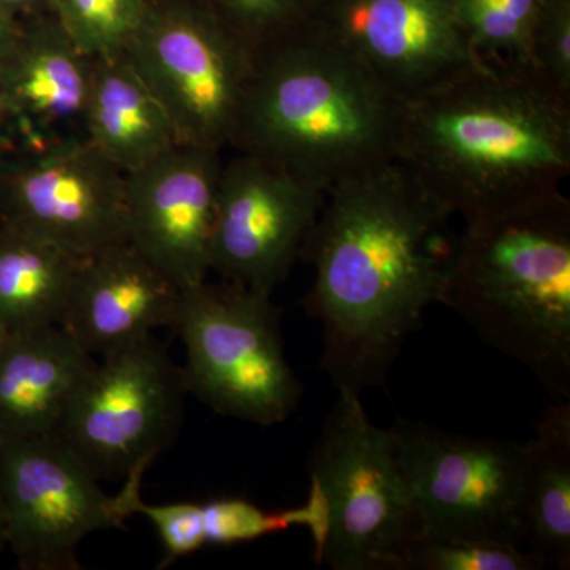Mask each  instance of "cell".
I'll list each match as a JSON object with an SVG mask.
<instances>
[{"label": "cell", "mask_w": 570, "mask_h": 570, "mask_svg": "<svg viewBox=\"0 0 570 570\" xmlns=\"http://www.w3.org/2000/svg\"><path fill=\"white\" fill-rule=\"evenodd\" d=\"M99 482L55 434L0 442L7 549L21 569L78 570L82 540L124 528Z\"/></svg>", "instance_id": "8fae6325"}, {"label": "cell", "mask_w": 570, "mask_h": 570, "mask_svg": "<svg viewBox=\"0 0 570 570\" xmlns=\"http://www.w3.org/2000/svg\"><path fill=\"white\" fill-rule=\"evenodd\" d=\"M395 160L464 224L539 204L570 174V96L480 61L403 102Z\"/></svg>", "instance_id": "7a4b0ae2"}, {"label": "cell", "mask_w": 570, "mask_h": 570, "mask_svg": "<svg viewBox=\"0 0 570 570\" xmlns=\"http://www.w3.org/2000/svg\"><path fill=\"white\" fill-rule=\"evenodd\" d=\"M186 395L183 367L154 335L146 336L96 363L55 436L97 480H124L170 448Z\"/></svg>", "instance_id": "ba28073f"}, {"label": "cell", "mask_w": 570, "mask_h": 570, "mask_svg": "<svg viewBox=\"0 0 570 570\" xmlns=\"http://www.w3.org/2000/svg\"><path fill=\"white\" fill-rule=\"evenodd\" d=\"M36 0H0V13L3 10L22 9V7L32 6Z\"/></svg>", "instance_id": "f1b7e54d"}, {"label": "cell", "mask_w": 570, "mask_h": 570, "mask_svg": "<svg viewBox=\"0 0 570 570\" xmlns=\"http://www.w3.org/2000/svg\"><path fill=\"white\" fill-rule=\"evenodd\" d=\"M96 363L61 325L7 335L0 346V442L52 436Z\"/></svg>", "instance_id": "e0dca14e"}, {"label": "cell", "mask_w": 570, "mask_h": 570, "mask_svg": "<svg viewBox=\"0 0 570 570\" xmlns=\"http://www.w3.org/2000/svg\"><path fill=\"white\" fill-rule=\"evenodd\" d=\"M85 138L126 175L181 145L163 105L124 52L92 59Z\"/></svg>", "instance_id": "ac0fdd59"}, {"label": "cell", "mask_w": 570, "mask_h": 570, "mask_svg": "<svg viewBox=\"0 0 570 570\" xmlns=\"http://www.w3.org/2000/svg\"><path fill=\"white\" fill-rule=\"evenodd\" d=\"M538 554L523 547L420 538L412 543L403 570H540Z\"/></svg>", "instance_id": "cb8c5ba5"}, {"label": "cell", "mask_w": 570, "mask_h": 570, "mask_svg": "<svg viewBox=\"0 0 570 570\" xmlns=\"http://www.w3.org/2000/svg\"><path fill=\"white\" fill-rule=\"evenodd\" d=\"M223 153L178 145L126 175L127 242L181 291L208 281Z\"/></svg>", "instance_id": "5bb4252c"}, {"label": "cell", "mask_w": 570, "mask_h": 570, "mask_svg": "<svg viewBox=\"0 0 570 570\" xmlns=\"http://www.w3.org/2000/svg\"><path fill=\"white\" fill-rule=\"evenodd\" d=\"M441 305L570 400V202L472 220L453 239Z\"/></svg>", "instance_id": "277c9868"}, {"label": "cell", "mask_w": 570, "mask_h": 570, "mask_svg": "<svg viewBox=\"0 0 570 570\" xmlns=\"http://www.w3.org/2000/svg\"><path fill=\"white\" fill-rule=\"evenodd\" d=\"M450 217L396 160L325 194L299 258L316 273L305 307L336 390L384 385L428 307L441 305Z\"/></svg>", "instance_id": "6da1fadb"}, {"label": "cell", "mask_w": 570, "mask_h": 570, "mask_svg": "<svg viewBox=\"0 0 570 570\" xmlns=\"http://www.w3.org/2000/svg\"><path fill=\"white\" fill-rule=\"evenodd\" d=\"M148 468L149 464H138L126 475L121 491L111 494L112 505L122 520L138 513L151 521L164 546L159 568H168L206 547L204 510L195 502L146 504L141 498V482Z\"/></svg>", "instance_id": "603a6c76"}, {"label": "cell", "mask_w": 570, "mask_h": 570, "mask_svg": "<svg viewBox=\"0 0 570 570\" xmlns=\"http://www.w3.org/2000/svg\"><path fill=\"white\" fill-rule=\"evenodd\" d=\"M183 291L129 242L89 255L78 266L61 326L88 354L107 356L174 328Z\"/></svg>", "instance_id": "9a60e30c"}, {"label": "cell", "mask_w": 570, "mask_h": 570, "mask_svg": "<svg viewBox=\"0 0 570 570\" xmlns=\"http://www.w3.org/2000/svg\"><path fill=\"white\" fill-rule=\"evenodd\" d=\"M403 102L309 22L254 51L230 148L328 193L395 160Z\"/></svg>", "instance_id": "3957f363"}, {"label": "cell", "mask_w": 570, "mask_h": 570, "mask_svg": "<svg viewBox=\"0 0 570 570\" xmlns=\"http://www.w3.org/2000/svg\"><path fill=\"white\" fill-rule=\"evenodd\" d=\"M81 261L0 224V324L7 335L61 325Z\"/></svg>", "instance_id": "ffe728a7"}, {"label": "cell", "mask_w": 570, "mask_h": 570, "mask_svg": "<svg viewBox=\"0 0 570 570\" xmlns=\"http://www.w3.org/2000/svg\"><path fill=\"white\" fill-rule=\"evenodd\" d=\"M174 328L186 346L187 393L225 417L283 423L302 400L272 295L223 281L184 288Z\"/></svg>", "instance_id": "8992f818"}, {"label": "cell", "mask_w": 570, "mask_h": 570, "mask_svg": "<svg viewBox=\"0 0 570 570\" xmlns=\"http://www.w3.org/2000/svg\"><path fill=\"white\" fill-rule=\"evenodd\" d=\"M124 55L163 105L181 145L230 148L254 52L208 9H149Z\"/></svg>", "instance_id": "9c48e42d"}, {"label": "cell", "mask_w": 570, "mask_h": 570, "mask_svg": "<svg viewBox=\"0 0 570 570\" xmlns=\"http://www.w3.org/2000/svg\"><path fill=\"white\" fill-rule=\"evenodd\" d=\"M528 66L551 88L570 96V0L543 3Z\"/></svg>", "instance_id": "484cf974"}, {"label": "cell", "mask_w": 570, "mask_h": 570, "mask_svg": "<svg viewBox=\"0 0 570 570\" xmlns=\"http://www.w3.org/2000/svg\"><path fill=\"white\" fill-rule=\"evenodd\" d=\"M546 0H456L461 28L480 61H530Z\"/></svg>", "instance_id": "44dd1931"}, {"label": "cell", "mask_w": 570, "mask_h": 570, "mask_svg": "<svg viewBox=\"0 0 570 570\" xmlns=\"http://www.w3.org/2000/svg\"><path fill=\"white\" fill-rule=\"evenodd\" d=\"M14 33H17V28L11 24L6 14L0 13V67L6 62L7 55L13 45Z\"/></svg>", "instance_id": "4316f807"}, {"label": "cell", "mask_w": 570, "mask_h": 570, "mask_svg": "<svg viewBox=\"0 0 570 570\" xmlns=\"http://www.w3.org/2000/svg\"><path fill=\"white\" fill-rule=\"evenodd\" d=\"M317 0H209L208 9L250 51L305 24Z\"/></svg>", "instance_id": "d4e9b609"}, {"label": "cell", "mask_w": 570, "mask_h": 570, "mask_svg": "<svg viewBox=\"0 0 570 570\" xmlns=\"http://www.w3.org/2000/svg\"><path fill=\"white\" fill-rule=\"evenodd\" d=\"M524 546L543 564L570 568V401H554L524 442Z\"/></svg>", "instance_id": "d6986e66"}, {"label": "cell", "mask_w": 570, "mask_h": 570, "mask_svg": "<svg viewBox=\"0 0 570 570\" xmlns=\"http://www.w3.org/2000/svg\"><path fill=\"white\" fill-rule=\"evenodd\" d=\"M7 549V517L3 509L2 498H0V553Z\"/></svg>", "instance_id": "83f0119b"}, {"label": "cell", "mask_w": 570, "mask_h": 570, "mask_svg": "<svg viewBox=\"0 0 570 570\" xmlns=\"http://www.w3.org/2000/svg\"><path fill=\"white\" fill-rule=\"evenodd\" d=\"M307 22L400 102L480 62L456 0H317Z\"/></svg>", "instance_id": "4fadbf2b"}, {"label": "cell", "mask_w": 570, "mask_h": 570, "mask_svg": "<svg viewBox=\"0 0 570 570\" xmlns=\"http://www.w3.org/2000/svg\"><path fill=\"white\" fill-rule=\"evenodd\" d=\"M92 59L58 20L14 33L0 67V102L22 141L85 137Z\"/></svg>", "instance_id": "2e32d148"}, {"label": "cell", "mask_w": 570, "mask_h": 570, "mask_svg": "<svg viewBox=\"0 0 570 570\" xmlns=\"http://www.w3.org/2000/svg\"><path fill=\"white\" fill-rule=\"evenodd\" d=\"M11 130L9 115H7L6 108L0 102V134Z\"/></svg>", "instance_id": "f546056e"}, {"label": "cell", "mask_w": 570, "mask_h": 570, "mask_svg": "<svg viewBox=\"0 0 570 570\" xmlns=\"http://www.w3.org/2000/svg\"><path fill=\"white\" fill-rule=\"evenodd\" d=\"M325 190L254 154L224 160L209 266L227 283L273 295L324 204Z\"/></svg>", "instance_id": "7c38bea8"}, {"label": "cell", "mask_w": 570, "mask_h": 570, "mask_svg": "<svg viewBox=\"0 0 570 570\" xmlns=\"http://www.w3.org/2000/svg\"><path fill=\"white\" fill-rule=\"evenodd\" d=\"M336 392L309 460L326 509L317 561L333 570H403L422 521L395 439L371 422L362 395Z\"/></svg>", "instance_id": "5b68a950"}, {"label": "cell", "mask_w": 570, "mask_h": 570, "mask_svg": "<svg viewBox=\"0 0 570 570\" xmlns=\"http://www.w3.org/2000/svg\"><path fill=\"white\" fill-rule=\"evenodd\" d=\"M7 337L6 328H3V325L0 324V346H2L3 340Z\"/></svg>", "instance_id": "4dcf8cb0"}, {"label": "cell", "mask_w": 570, "mask_h": 570, "mask_svg": "<svg viewBox=\"0 0 570 570\" xmlns=\"http://www.w3.org/2000/svg\"><path fill=\"white\" fill-rule=\"evenodd\" d=\"M58 22L88 58L122 55L148 11L146 0H56Z\"/></svg>", "instance_id": "7402d4cb"}, {"label": "cell", "mask_w": 570, "mask_h": 570, "mask_svg": "<svg viewBox=\"0 0 570 570\" xmlns=\"http://www.w3.org/2000/svg\"><path fill=\"white\" fill-rule=\"evenodd\" d=\"M0 224L85 258L127 242L126 174L85 137L0 154Z\"/></svg>", "instance_id": "30bf717a"}, {"label": "cell", "mask_w": 570, "mask_h": 570, "mask_svg": "<svg viewBox=\"0 0 570 570\" xmlns=\"http://www.w3.org/2000/svg\"><path fill=\"white\" fill-rule=\"evenodd\" d=\"M422 538L524 546V444L397 417L390 426Z\"/></svg>", "instance_id": "52a82bcc"}]
</instances>
